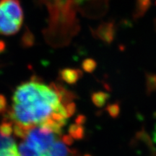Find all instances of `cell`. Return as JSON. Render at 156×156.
<instances>
[{"instance_id":"obj_5","label":"cell","mask_w":156,"mask_h":156,"mask_svg":"<svg viewBox=\"0 0 156 156\" xmlns=\"http://www.w3.org/2000/svg\"><path fill=\"white\" fill-rule=\"evenodd\" d=\"M114 32L115 27L114 23L112 22L103 23L97 29L98 36L104 41H112Z\"/></svg>"},{"instance_id":"obj_8","label":"cell","mask_w":156,"mask_h":156,"mask_svg":"<svg viewBox=\"0 0 156 156\" xmlns=\"http://www.w3.org/2000/svg\"><path fill=\"white\" fill-rule=\"evenodd\" d=\"M80 124L81 123H80L79 124H74V125L71 126L69 129V136L72 138L81 139L83 137L84 132Z\"/></svg>"},{"instance_id":"obj_7","label":"cell","mask_w":156,"mask_h":156,"mask_svg":"<svg viewBox=\"0 0 156 156\" xmlns=\"http://www.w3.org/2000/svg\"><path fill=\"white\" fill-rule=\"evenodd\" d=\"M80 71L77 69H65L61 72V76L62 79L68 83L73 84L77 81V80L80 77Z\"/></svg>"},{"instance_id":"obj_2","label":"cell","mask_w":156,"mask_h":156,"mask_svg":"<svg viewBox=\"0 0 156 156\" xmlns=\"http://www.w3.org/2000/svg\"><path fill=\"white\" fill-rule=\"evenodd\" d=\"M23 23V10L19 0H0V35L17 34Z\"/></svg>"},{"instance_id":"obj_4","label":"cell","mask_w":156,"mask_h":156,"mask_svg":"<svg viewBox=\"0 0 156 156\" xmlns=\"http://www.w3.org/2000/svg\"><path fill=\"white\" fill-rule=\"evenodd\" d=\"M68 145L61 137L54 142L43 156H80L76 150L70 149Z\"/></svg>"},{"instance_id":"obj_10","label":"cell","mask_w":156,"mask_h":156,"mask_svg":"<svg viewBox=\"0 0 156 156\" xmlns=\"http://www.w3.org/2000/svg\"><path fill=\"white\" fill-rule=\"evenodd\" d=\"M95 67V63L93 62V60L91 59H87L85 60V62L83 64V67L86 71L90 72L94 69V67Z\"/></svg>"},{"instance_id":"obj_3","label":"cell","mask_w":156,"mask_h":156,"mask_svg":"<svg viewBox=\"0 0 156 156\" xmlns=\"http://www.w3.org/2000/svg\"><path fill=\"white\" fill-rule=\"evenodd\" d=\"M0 156H20L17 145L11 134L0 130Z\"/></svg>"},{"instance_id":"obj_9","label":"cell","mask_w":156,"mask_h":156,"mask_svg":"<svg viewBox=\"0 0 156 156\" xmlns=\"http://www.w3.org/2000/svg\"><path fill=\"white\" fill-rule=\"evenodd\" d=\"M106 95L105 93H97V94H94L93 95V101L97 106H101L104 103L105 101H106Z\"/></svg>"},{"instance_id":"obj_11","label":"cell","mask_w":156,"mask_h":156,"mask_svg":"<svg viewBox=\"0 0 156 156\" xmlns=\"http://www.w3.org/2000/svg\"><path fill=\"white\" fill-rule=\"evenodd\" d=\"M6 106V103H5V98L0 95V112H3L5 110Z\"/></svg>"},{"instance_id":"obj_1","label":"cell","mask_w":156,"mask_h":156,"mask_svg":"<svg viewBox=\"0 0 156 156\" xmlns=\"http://www.w3.org/2000/svg\"><path fill=\"white\" fill-rule=\"evenodd\" d=\"M72 99L63 87L33 77L15 89L9 121L13 129L44 126L62 132L67 119L75 112Z\"/></svg>"},{"instance_id":"obj_6","label":"cell","mask_w":156,"mask_h":156,"mask_svg":"<svg viewBox=\"0 0 156 156\" xmlns=\"http://www.w3.org/2000/svg\"><path fill=\"white\" fill-rule=\"evenodd\" d=\"M151 0H136V6L134 12V18H140L145 14L151 7Z\"/></svg>"}]
</instances>
